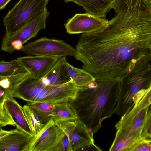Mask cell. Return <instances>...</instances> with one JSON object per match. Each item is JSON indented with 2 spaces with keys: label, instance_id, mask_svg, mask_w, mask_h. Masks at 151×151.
<instances>
[{
  "label": "cell",
  "instance_id": "obj_3",
  "mask_svg": "<svg viewBox=\"0 0 151 151\" xmlns=\"http://www.w3.org/2000/svg\"><path fill=\"white\" fill-rule=\"evenodd\" d=\"M134 104L121 116L116 123V130L110 151H134L141 143L148 140L143 139L142 133L149 112L151 110V87L140 91Z\"/></svg>",
  "mask_w": 151,
  "mask_h": 151
},
{
  "label": "cell",
  "instance_id": "obj_28",
  "mask_svg": "<svg viewBox=\"0 0 151 151\" xmlns=\"http://www.w3.org/2000/svg\"><path fill=\"white\" fill-rule=\"evenodd\" d=\"M11 0H0V11L5 8Z\"/></svg>",
  "mask_w": 151,
  "mask_h": 151
},
{
  "label": "cell",
  "instance_id": "obj_5",
  "mask_svg": "<svg viewBox=\"0 0 151 151\" xmlns=\"http://www.w3.org/2000/svg\"><path fill=\"white\" fill-rule=\"evenodd\" d=\"M121 82L114 113L122 116L129 110L136 95L141 90L151 87V65L140 60L120 77Z\"/></svg>",
  "mask_w": 151,
  "mask_h": 151
},
{
  "label": "cell",
  "instance_id": "obj_10",
  "mask_svg": "<svg viewBox=\"0 0 151 151\" xmlns=\"http://www.w3.org/2000/svg\"><path fill=\"white\" fill-rule=\"evenodd\" d=\"M55 122L68 137L73 151H79L86 145L95 143L93 135L79 119L73 121H55Z\"/></svg>",
  "mask_w": 151,
  "mask_h": 151
},
{
  "label": "cell",
  "instance_id": "obj_20",
  "mask_svg": "<svg viewBox=\"0 0 151 151\" xmlns=\"http://www.w3.org/2000/svg\"><path fill=\"white\" fill-rule=\"evenodd\" d=\"M26 71L17 59L9 61H0V77L10 76Z\"/></svg>",
  "mask_w": 151,
  "mask_h": 151
},
{
  "label": "cell",
  "instance_id": "obj_32",
  "mask_svg": "<svg viewBox=\"0 0 151 151\" xmlns=\"http://www.w3.org/2000/svg\"><path fill=\"white\" fill-rule=\"evenodd\" d=\"M149 2H151V0H147Z\"/></svg>",
  "mask_w": 151,
  "mask_h": 151
},
{
  "label": "cell",
  "instance_id": "obj_12",
  "mask_svg": "<svg viewBox=\"0 0 151 151\" xmlns=\"http://www.w3.org/2000/svg\"><path fill=\"white\" fill-rule=\"evenodd\" d=\"M60 58L44 56H27L17 58L24 68L33 78L40 79L44 77Z\"/></svg>",
  "mask_w": 151,
  "mask_h": 151
},
{
  "label": "cell",
  "instance_id": "obj_26",
  "mask_svg": "<svg viewBox=\"0 0 151 151\" xmlns=\"http://www.w3.org/2000/svg\"><path fill=\"white\" fill-rule=\"evenodd\" d=\"M9 91L0 86V104L4 103L9 96Z\"/></svg>",
  "mask_w": 151,
  "mask_h": 151
},
{
  "label": "cell",
  "instance_id": "obj_15",
  "mask_svg": "<svg viewBox=\"0 0 151 151\" xmlns=\"http://www.w3.org/2000/svg\"><path fill=\"white\" fill-rule=\"evenodd\" d=\"M65 3L73 2L81 6L86 13L101 17L113 9L116 0H63Z\"/></svg>",
  "mask_w": 151,
  "mask_h": 151
},
{
  "label": "cell",
  "instance_id": "obj_24",
  "mask_svg": "<svg viewBox=\"0 0 151 151\" xmlns=\"http://www.w3.org/2000/svg\"><path fill=\"white\" fill-rule=\"evenodd\" d=\"M141 136L144 139L151 140V110L149 112L144 124Z\"/></svg>",
  "mask_w": 151,
  "mask_h": 151
},
{
  "label": "cell",
  "instance_id": "obj_23",
  "mask_svg": "<svg viewBox=\"0 0 151 151\" xmlns=\"http://www.w3.org/2000/svg\"><path fill=\"white\" fill-rule=\"evenodd\" d=\"M64 133L62 138L55 148L54 151H73L72 144L68 137Z\"/></svg>",
  "mask_w": 151,
  "mask_h": 151
},
{
  "label": "cell",
  "instance_id": "obj_18",
  "mask_svg": "<svg viewBox=\"0 0 151 151\" xmlns=\"http://www.w3.org/2000/svg\"><path fill=\"white\" fill-rule=\"evenodd\" d=\"M52 118L55 122L73 121L79 119L75 109L70 102L54 104Z\"/></svg>",
  "mask_w": 151,
  "mask_h": 151
},
{
  "label": "cell",
  "instance_id": "obj_1",
  "mask_svg": "<svg viewBox=\"0 0 151 151\" xmlns=\"http://www.w3.org/2000/svg\"><path fill=\"white\" fill-rule=\"evenodd\" d=\"M115 16L103 27L83 33L75 58L96 79L121 77L151 54V6L144 0H116Z\"/></svg>",
  "mask_w": 151,
  "mask_h": 151
},
{
  "label": "cell",
  "instance_id": "obj_29",
  "mask_svg": "<svg viewBox=\"0 0 151 151\" xmlns=\"http://www.w3.org/2000/svg\"><path fill=\"white\" fill-rule=\"evenodd\" d=\"M11 132L10 131H6L2 129H0V139L5 136Z\"/></svg>",
  "mask_w": 151,
  "mask_h": 151
},
{
  "label": "cell",
  "instance_id": "obj_21",
  "mask_svg": "<svg viewBox=\"0 0 151 151\" xmlns=\"http://www.w3.org/2000/svg\"><path fill=\"white\" fill-rule=\"evenodd\" d=\"M27 105L32 107L40 114L52 118L54 104L45 102H28Z\"/></svg>",
  "mask_w": 151,
  "mask_h": 151
},
{
  "label": "cell",
  "instance_id": "obj_22",
  "mask_svg": "<svg viewBox=\"0 0 151 151\" xmlns=\"http://www.w3.org/2000/svg\"><path fill=\"white\" fill-rule=\"evenodd\" d=\"M0 125L3 127L8 125L15 126V123L5 108L4 103L0 104Z\"/></svg>",
  "mask_w": 151,
  "mask_h": 151
},
{
  "label": "cell",
  "instance_id": "obj_30",
  "mask_svg": "<svg viewBox=\"0 0 151 151\" xmlns=\"http://www.w3.org/2000/svg\"><path fill=\"white\" fill-rule=\"evenodd\" d=\"M8 76H3V77H0V81L2 80V79L5 78H6Z\"/></svg>",
  "mask_w": 151,
  "mask_h": 151
},
{
  "label": "cell",
  "instance_id": "obj_14",
  "mask_svg": "<svg viewBox=\"0 0 151 151\" xmlns=\"http://www.w3.org/2000/svg\"><path fill=\"white\" fill-rule=\"evenodd\" d=\"M65 57L59 58L54 66L40 80L47 85L58 86L70 82L71 78L66 65Z\"/></svg>",
  "mask_w": 151,
  "mask_h": 151
},
{
  "label": "cell",
  "instance_id": "obj_7",
  "mask_svg": "<svg viewBox=\"0 0 151 151\" xmlns=\"http://www.w3.org/2000/svg\"><path fill=\"white\" fill-rule=\"evenodd\" d=\"M49 12L47 9L40 15L29 22L19 31L9 36H4L1 50L13 53L19 50L29 40L35 37L40 30L46 27V22Z\"/></svg>",
  "mask_w": 151,
  "mask_h": 151
},
{
  "label": "cell",
  "instance_id": "obj_2",
  "mask_svg": "<svg viewBox=\"0 0 151 151\" xmlns=\"http://www.w3.org/2000/svg\"><path fill=\"white\" fill-rule=\"evenodd\" d=\"M121 80L120 77L96 79L78 88L75 99L70 102L92 135L101 128L104 120L114 113Z\"/></svg>",
  "mask_w": 151,
  "mask_h": 151
},
{
  "label": "cell",
  "instance_id": "obj_13",
  "mask_svg": "<svg viewBox=\"0 0 151 151\" xmlns=\"http://www.w3.org/2000/svg\"><path fill=\"white\" fill-rule=\"evenodd\" d=\"M33 136L17 128L0 139V151H28Z\"/></svg>",
  "mask_w": 151,
  "mask_h": 151
},
{
  "label": "cell",
  "instance_id": "obj_17",
  "mask_svg": "<svg viewBox=\"0 0 151 151\" xmlns=\"http://www.w3.org/2000/svg\"><path fill=\"white\" fill-rule=\"evenodd\" d=\"M23 108L25 116L33 135L37 134L51 118L40 114L27 105H24Z\"/></svg>",
  "mask_w": 151,
  "mask_h": 151
},
{
  "label": "cell",
  "instance_id": "obj_31",
  "mask_svg": "<svg viewBox=\"0 0 151 151\" xmlns=\"http://www.w3.org/2000/svg\"><path fill=\"white\" fill-rule=\"evenodd\" d=\"M2 127H3L2 126H1L0 125V129H2Z\"/></svg>",
  "mask_w": 151,
  "mask_h": 151
},
{
  "label": "cell",
  "instance_id": "obj_11",
  "mask_svg": "<svg viewBox=\"0 0 151 151\" xmlns=\"http://www.w3.org/2000/svg\"><path fill=\"white\" fill-rule=\"evenodd\" d=\"M108 21L106 17L96 16L86 13H78L68 19L64 26L66 32L68 34H83L101 28Z\"/></svg>",
  "mask_w": 151,
  "mask_h": 151
},
{
  "label": "cell",
  "instance_id": "obj_19",
  "mask_svg": "<svg viewBox=\"0 0 151 151\" xmlns=\"http://www.w3.org/2000/svg\"><path fill=\"white\" fill-rule=\"evenodd\" d=\"M66 65L73 83L78 88L83 86L96 80L89 73L82 69L76 68L67 62Z\"/></svg>",
  "mask_w": 151,
  "mask_h": 151
},
{
  "label": "cell",
  "instance_id": "obj_25",
  "mask_svg": "<svg viewBox=\"0 0 151 151\" xmlns=\"http://www.w3.org/2000/svg\"><path fill=\"white\" fill-rule=\"evenodd\" d=\"M151 140L146 141L139 145L134 151H151Z\"/></svg>",
  "mask_w": 151,
  "mask_h": 151
},
{
  "label": "cell",
  "instance_id": "obj_4",
  "mask_svg": "<svg viewBox=\"0 0 151 151\" xmlns=\"http://www.w3.org/2000/svg\"><path fill=\"white\" fill-rule=\"evenodd\" d=\"M78 89L72 80L62 85H47L29 74L12 89L9 96L27 102L55 104L73 100Z\"/></svg>",
  "mask_w": 151,
  "mask_h": 151
},
{
  "label": "cell",
  "instance_id": "obj_27",
  "mask_svg": "<svg viewBox=\"0 0 151 151\" xmlns=\"http://www.w3.org/2000/svg\"><path fill=\"white\" fill-rule=\"evenodd\" d=\"M102 150L100 147L96 146L95 143L86 145L81 148L79 151H101Z\"/></svg>",
  "mask_w": 151,
  "mask_h": 151
},
{
  "label": "cell",
  "instance_id": "obj_9",
  "mask_svg": "<svg viewBox=\"0 0 151 151\" xmlns=\"http://www.w3.org/2000/svg\"><path fill=\"white\" fill-rule=\"evenodd\" d=\"M64 134L52 118L37 134L32 136L28 151H54Z\"/></svg>",
  "mask_w": 151,
  "mask_h": 151
},
{
  "label": "cell",
  "instance_id": "obj_8",
  "mask_svg": "<svg viewBox=\"0 0 151 151\" xmlns=\"http://www.w3.org/2000/svg\"><path fill=\"white\" fill-rule=\"evenodd\" d=\"M29 55L58 57L75 56L76 50L64 40L46 37L40 38L23 46L19 50Z\"/></svg>",
  "mask_w": 151,
  "mask_h": 151
},
{
  "label": "cell",
  "instance_id": "obj_6",
  "mask_svg": "<svg viewBox=\"0 0 151 151\" xmlns=\"http://www.w3.org/2000/svg\"><path fill=\"white\" fill-rule=\"evenodd\" d=\"M49 0H20L3 20L6 32L4 36L15 33L41 14L47 8Z\"/></svg>",
  "mask_w": 151,
  "mask_h": 151
},
{
  "label": "cell",
  "instance_id": "obj_16",
  "mask_svg": "<svg viewBox=\"0 0 151 151\" xmlns=\"http://www.w3.org/2000/svg\"><path fill=\"white\" fill-rule=\"evenodd\" d=\"M4 106L15 123L18 129L33 136L25 116L23 108L14 99L8 96L4 103Z\"/></svg>",
  "mask_w": 151,
  "mask_h": 151
}]
</instances>
